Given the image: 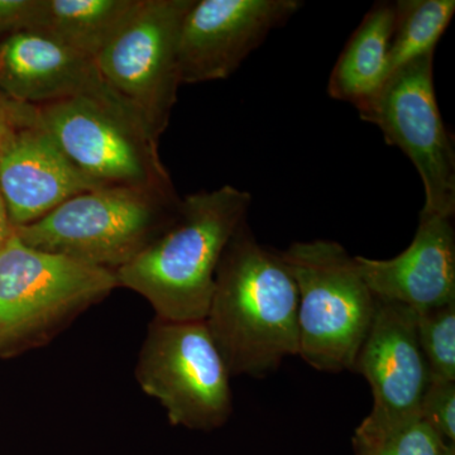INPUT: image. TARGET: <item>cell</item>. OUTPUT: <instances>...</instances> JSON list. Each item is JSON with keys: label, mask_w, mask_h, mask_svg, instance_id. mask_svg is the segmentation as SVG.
Segmentation results:
<instances>
[{"label": "cell", "mask_w": 455, "mask_h": 455, "mask_svg": "<svg viewBox=\"0 0 455 455\" xmlns=\"http://www.w3.org/2000/svg\"><path fill=\"white\" fill-rule=\"evenodd\" d=\"M139 0H36L28 31L95 57L131 16Z\"/></svg>", "instance_id": "obj_16"}, {"label": "cell", "mask_w": 455, "mask_h": 455, "mask_svg": "<svg viewBox=\"0 0 455 455\" xmlns=\"http://www.w3.org/2000/svg\"><path fill=\"white\" fill-rule=\"evenodd\" d=\"M12 233H13V226H12L11 220H9L4 200L0 196V248L5 244Z\"/></svg>", "instance_id": "obj_22"}, {"label": "cell", "mask_w": 455, "mask_h": 455, "mask_svg": "<svg viewBox=\"0 0 455 455\" xmlns=\"http://www.w3.org/2000/svg\"><path fill=\"white\" fill-rule=\"evenodd\" d=\"M419 415L448 444H455V381L431 379Z\"/></svg>", "instance_id": "obj_20"}, {"label": "cell", "mask_w": 455, "mask_h": 455, "mask_svg": "<svg viewBox=\"0 0 455 455\" xmlns=\"http://www.w3.org/2000/svg\"><path fill=\"white\" fill-rule=\"evenodd\" d=\"M35 5L36 0H0V41L27 29Z\"/></svg>", "instance_id": "obj_21"}, {"label": "cell", "mask_w": 455, "mask_h": 455, "mask_svg": "<svg viewBox=\"0 0 455 455\" xmlns=\"http://www.w3.org/2000/svg\"><path fill=\"white\" fill-rule=\"evenodd\" d=\"M193 2L139 0L95 57L104 82L157 140L178 101L180 29Z\"/></svg>", "instance_id": "obj_7"}, {"label": "cell", "mask_w": 455, "mask_h": 455, "mask_svg": "<svg viewBox=\"0 0 455 455\" xmlns=\"http://www.w3.org/2000/svg\"><path fill=\"white\" fill-rule=\"evenodd\" d=\"M298 311L281 251L260 244L245 220L221 256L205 317L230 374L259 379L298 355Z\"/></svg>", "instance_id": "obj_1"}, {"label": "cell", "mask_w": 455, "mask_h": 455, "mask_svg": "<svg viewBox=\"0 0 455 455\" xmlns=\"http://www.w3.org/2000/svg\"><path fill=\"white\" fill-rule=\"evenodd\" d=\"M119 287L113 271L29 247L13 232L0 248V343H44Z\"/></svg>", "instance_id": "obj_6"}, {"label": "cell", "mask_w": 455, "mask_h": 455, "mask_svg": "<svg viewBox=\"0 0 455 455\" xmlns=\"http://www.w3.org/2000/svg\"><path fill=\"white\" fill-rule=\"evenodd\" d=\"M251 203L232 185L185 196L163 235L114 272L119 286L143 296L161 319L205 320L221 256Z\"/></svg>", "instance_id": "obj_2"}, {"label": "cell", "mask_w": 455, "mask_h": 455, "mask_svg": "<svg viewBox=\"0 0 455 455\" xmlns=\"http://www.w3.org/2000/svg\"><path fill=\"white\" fill-rule=\"evenodd\" d=\"M443 455H455V444H448L443 451Z\"/></svg>", "instance_id": "obj_24"}, {"label": "cell", "mask_w": 455, "mask_h": 455, "mask_svg": "<svg viewBox=\"0 0 455 455\" xmlns=\"http://www.w3.org/2000/svg\"><path fill=\"white\" fill-rule=\"evenodd\" d=\"M447 445L420 416L387 418L370 412L353 435L355 455H443Z\"/></svg>", "instance_id": "obj_18"}, {"label": "cell", "mask_w": 455, "mask_h": 455, "mask_svg": "<svg viewBox=\"0 0 455 455\" xmlns=\"http://www.w3.org/2000/svg\"><path fill=\"white\" fill-rule=\"evenodd\" d=\"M0 92L35 107L90 98L134 113L104 82L92 57L28 29L0 41Z\"/></svg>", "instance_id": "obj_12"}, {"label": "cell", "mask_w": 455, "mask_h": 455, "mask_svg": "<svg viewBox=\"0 0 455 455\" xmlns=\"http://www.w3.org/2000/svg\"><path fill=\"white\" fill-rule=\"evenodd\" d=\"M230 377L205 320L155 316L140 348L136 379L166 410L171 424L202 431L223 427L233 411Z\"/></svg>", "instance_id": "obj_5"}, {"label": "cell", "mask_w": 455, "mask_h": 455, "mask_svg": "<svg viewBox=\"0 0 455 455\" xmlns=\"http://www.w3.org/2000/svg\"><path fill=\"white\" fill-rule=\"evenodd\" d=\"M181 200L175 187L98 188L13 232L29 247L116 272L163 235Z\"/></svg>", "instance_id": "obj_3"}, {"label": "cell", "mask_w": 455, "mask_h": 455, "mask_svg": "<svg viewBox=\"0 0 455 455\" xmlns=\"http://www.w3.org/2000/svg\"><path fill=\"white\" fill-rule=\"evenodd\" d=\"M103 187L77 169L37 108L9 99L0 134V196L13 228L41 220L66 200Z\"/></svg>", "instance_id": "obj_10"}, {"label": "cell", "mask_w": 455, "mask_h": 455, "mask_svg": "<svg viewBox=\"0 0 455 455\" xmlns=\"http://www.w3.org/2000/svg\"><path fill=\"white\" fill-rule=\"evenodd\" d=\"M416 328L431 379L455 381V301L416 311Z\"/></svg>", "instance_id": "obj_19"}, {"label": "cell", "mask_w": 455, "mask_h": 455, "mask_svg": "<svg viewBox=\"0 0 455 455\" xmlns=\"http://www.w3.org/2000/svg\"><path fill=\"white\" fill-rule=\"evenodd\" d=\"M301 7L299 0H194L180 29L181 85L228 79Z\"/></svg>", "instance_id": "obj_11"}, {"label": "cell", "mask_w": 455, "mask_h": 455, "mask_svg": "<svg viewBox=\"0 0 455 455\" xmlns=\"http://www.w3.org/2000/svg\"><path fill=\"white\" fill-rule=\"evenodd\" d=\"M9 106V99L0 92V134H2L3 128H4L5 118H7Z\"/></svg>", "instance_id": "obj_23"}, {"label": "cell", "mask_w": 455, "mask_h": 455, "mask_svg": "<svg viewBox=\"0 0 455 455\" xmlns=\"http://www.w3.org/2000/svg\"><path fill=\"white\" fill-rule=\"evenodd\" d=\"M353 372L366 379L374 414L387 418L419 415L431 374L416 328V311L377 299L372 324L355 358Z\"/></svg>", "instance_id": "obj_13"}, {"label": "cell", "mask_w": 455, "mask_h": 455, "mask_svg": "<svg viewBox=\"0 0 455 455\" xmlns=\"http://www.w3.org/2000/svg\"><path fill=\"white\" fill-rule=\"evenodd\" d=\"M395 3H376L341 51L328 83V94L355 108L363 106L388 79Z\"/></svg>", "instance_id": "obj_15"}, {"label": "cell", "mask_w": 455, "mask_h": 455, "mask_svg": "<svg viewBox=\"0 0 455 455\" xmlns=\"http://www.w3.org/2000/svg\"><path fill=\"white\" fill-rule=\"evenodd\" d=\"M455 13L454 0H400L388 55V77L415 60L435 52Z\"/></svg>", "instance_id": "obj_17"}, {"label": "cell", "mask_w": 455, "mask_h": 455, "mask_svg": "<svg viewBox=\"0 0 455 455\" xmlns=\"http://www.w3.org/2000/svg\"><path fill=\"white\" fill-rule=\"evenodd\" d=\"M281 256L299 291V355L320 372L353 371L377 298L334 241L296 242Z\"/></svg>", "instance_id": "obj_4"}, {"label": "cell", "mask_w": 455, "mask_h": 455, "mask_svg": "<svg viewBox=\"0 0 455 455\" xmlns=\"http://www.w3.org/2000/svg\"><path fill=\"white\" fill-rule=\"evenodd\" d=\"M355 259L377 299L415 311L455 301L453 218L420 214L414 241L403 253L390 259Z\"/></svg>", "instance_id": "obj_14"}, {"label": "cell", "mask_w": 455, "mask_h": 455, "mask_svg": "<svg viewBox=\"0 0 455 455\" xmlns=\"http://www.w3.org/2000/svg\"><path fill=\"white\" fill-rule=\"evenodd\" d=\"M433 65L429 53L403 66L357 110L414 164L425 190L420 214L453 218L455 148L436 101Z\"/></svg>", "instance_id": "obj_8"}, {"label": "cell", "mask_w": 455, "mask_h": 455, "mask_svg": "<svg viewBox=\"0 0 455 455\" xmlns=\"http://www.w3.org/2000/svg\"><path fill=\"white\" fill-rule=\"evenodd\" d=\"M36 108L71 163L90 178L113 187H173L158 140L131 110L90 98Z\"/></svg>", "instance_id": "obj_9"}]
</instances>
